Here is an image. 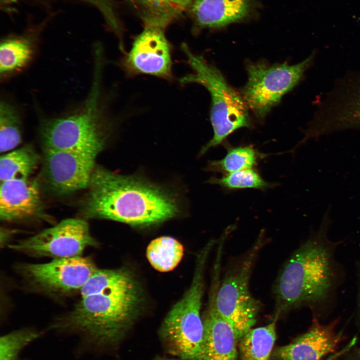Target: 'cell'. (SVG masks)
<instances>
[{
	"label": "cell",
	"instance_id": "29",
	"mask_svg": "<svg viewBox=\"0 0 360 360\" xmlns=\"http://www.w3.org/2000/svg\"><path fill=\"white\" fill-rule=\"evenodd\" d=\"M350 350L349 346H346L340 352L332 354L326 360H334Z\"/></svg>",
	"mask_w": 360,
	"mask_h": 360
},
{
	"label": "cell",
	"instance_id": "1",
	"mask_svg": "<svg viewBox=\"0 0 360 360\" xmlns=\"http://www.w3.org/2000/svg\"><path fill=\"white\" fill-rule=\"evenodd\" d=\"M330 209L318 228L286 260L274 287L276 315L306 308L319 319L336 308L339 290L346 278L336 252L344 241L328 236Z\"/></svg>",
	"mask_w": 360,
	"mask_h": 360
},
{
	"label": "cell",
	"instance_id": "30",
	"mask_svg": "<svg viewBox=\"0 0 360 360\" xmlns=\"http://www.w3.org/2000/svg\"><path fill=\"white\" fill-rule=\"evenodd\" d=\"M156 360H176L171 359V358H156Z\"/></svg>",
	"mask_w": 360,
	"mask_h": 360
},
{
	"label": "cell",
	"instance_id": "13",
	"mask_svg": "<svg viewBox=\"0 0 360 360\" xmlns=\"http://www.w3.org/2000/svg\"><path fill=\"white\" fill-rule=\"evenodd\" d=\"M220 281L214 279L208 306L202 316L204 328L202 352L198 360H238V340L228 322L218 312L216 293Z\"/></svg>",
	"mask_w": 360,
	"mask_h": 360
},
{
	"label": "cell",
	"instance_id": "16",
	"mask_svg": "<svg viewBox=\"0 0 360 360\" xmlns=\"http://www.w3.org/2000/svg\"><path fill=\"white\" fill-rule=\"evenodd\" d=\"M252 0H193L186 11L199 28H217L242 20L252 12Z\"/></svg>",
	"mask_w": 360,
	"mask_h": 360
},
{
	"label": "cell",
	"instance_id": "20",
	"mask_svg": "<svg viewBox=\"0 0 360 360\" xmlns=\"http://www.w3.org/2000/svg\"><path fill=\"white\" fill-rule=\"evenodd\" d=\"M40 158L30 146H23L1 156L0 182L20 178H28L38 164Z\"/></svg>",
	"mask_w": 360,
	"mask_h": 360
},
{
	"label": "cell",
	"instance_id": "10",
	"mask_svg": "<svg viewBox=\"0 0 360 360\" xmlns=\"http://www.w3.org/2000/svg\"><path fill=\"white\" fill-rule=\"evenodd\" d=\"M98 245L84 220L67 218L8 248L32 257L55 259L82 256L86 248Z\"/></svg>",
	"mask_w": 360,
	"mask_h": 360
},
{
	"label": "cell",
	"instance_id": "5",
	"mask_svg": "<svg viewBox=\"0 0 360 360\" xmlns=\"http://www.w3.org/2000/svg\"><path fill=\"white\" fill-rule=\"evenodd\" d=\"M181 49L192 72L180 79L182 84H198L210 92L212 98L210 122L212 138L201 149L200 154L220 144L236 130L250 125L248 108L242 95L226 82L220 71L201 56L195 54L186 44Z\"/></svg>",
	"mask_w": 360,
	"mask_h": 360
},
{
	"label": "cell",
	"instance_id": "24",
	"mask_svg": "<svg viewBox=\"0 0 360 360\" xmlns=\"http://www.w3.org/2000/svg\"><path fill=\"white\" fill-rule=\"evenodd\" d=\"M133 276L128 270L100 269L97 268L82 287L81 296L96 294L118 285Z\"/></svg>",
	"mask_w": 360,
	"mask_h": 360
},
{
	"label": "cell",
	"instance_id": "22",
	"mask_svg": "<svg viewBox=\"0 0 360 360\" xmlns=\"http://www.w3.org/2000/svg\"><path fill=\"white\" fill-rule=\"evenodd\" d=\"M22 120L15 105L7 100L0 104V152H6L22 141Z\"/></svg>",
	"mask_w": 360,
	"mask_h": 360
},
{
	"label": "cell",
	"instance_id": "25",
	"mask_svg": "<svg viewBox=\"0 0 360 360\" xmlns=\"http://www.w3.org/2000/svg\"><path fill=\"white\" fill-rule=\"evenodd\" d=\"M208 182L220 185L228 190H264L272 186V184L265 181L258 172L252 168L228 174L220 178L212 177Z\"/></svg>",
	"mask_w": 360,
	"mask_h": 360
},
{
	"label": "cell",
	"instance_id": "2",
	"mask_svg": "<svg viewBox=\"0 0 360 360\" xmlns=\"http://www.w3.org/2000/svg\"><path fill=\"white\" fill-rule=\"evenodd\" d=\"M87 188L83 212L88 218L148 226L173 218L180 212L176 196L168 190L101 166H96Z\"/></svg>",
	"mask_w": 360,
	"mask_h": 360
},
{
	"label": "cell",
	"instance_id": "8",
	"mask_svg": "<svg viewBox=\"0 0 360 360\" xmlns=\"http://www.w3.org/2000/svg\"><path fill=\"white\" fill-rule=\"evenodd\" d=\"M314 56L312 53L293 65H270L261 62L248 64V80L242 96L248 109L258 118H263L285 94L298 84Z\"/></svg>",
	"mask_w": 360,
	"mask_h": 360
},
{
	"label": "cell",
	"instance_id": "6",
	"mask_svg": "<svg viewBox=\"0 0 360 360\" xmlns=\"http://www.w3.org/2000/svg\"><path fill=\"white\" fill-rule=\"evenodd\" d=\"M208 254L198 256L192 284L169 311L160 328V336L168 351L182 360H198L204 334L200 309L204 292V269Z\"/></svg>",
	"mask_w": 360,
	"mask_h": 360
},
{
	"label": "cell",
	"instance_id": "21",
	"mask_svg": "<svg viewBox=\"0 0 360 360\" xmlns=\"http://www.w3.org/2000/svg\"><path fill=\"white\" fill-rule=\"evenodd\" d=\"M182 245L175 238L162 236L152 240L148 245L146 254L152 266L160 272L174 268L184 254Z\"/></svg>",
	"mask_w": 360,
	"mask_h": 360
},
{
	"label": "cell",
	"instance_id": "15",
	"mask_svg": "<svg viewBox=\"0 0 360 360\" xmlns=\"http://www.w3.org/2000/svg\"><path fill=\"white\" fill-rule=\"evenodd\" d=\"M313 320L306 332L290 344L277 348L272 356L279 360H321L333 352L340 337V334L334 332L336 322L326 325L317 318Z\"/></svg>",
	"mask_w": 360,
	"mask_h": 360
},
{
	"label": "cell",
	"instance_id": "27",
	"mask_svg": "<svg viewBox=\"0 0 360 360\" xmlns=\"http://www.w3.org/2000/svg\"><path fill=\"white\" fill-rule=\"evenodd\" d=\"M346 102L348 114L351 122L356 128H360V71L350 82Z\"/></svg>",
	"mask_w": 360,
	"mask_h": 360
},
{
	"label": "cell",
	"instance_id": "12",
	"mask_svg": "<svg viewBox=\"0 0 360 360\" xmlns=\"http://www.w3.org/2000/svg\"><path fill=\"white\" fill-rule=\"evenodd\" d=\"M121 66L130 76L145 74L172 80V46L164 30L144 26L125 54Z\"/></svg>",
	"mask_w": 360,
	"mask_h": 360
},
{
	"label": "cell",
	"instance_id": "18",
	"mask_svg": "<svg viewBox=\"0 0 360 360\" xmlns=\"http://www.w3.org/2000/svg\"><path fill=\"white\" fill-rule=\"evenodd\" d=\"M134 8L144 26L164 30L178 18L193 0H126Z\"/></svg>",
	"mask_w": 360,
	"mask_h": 360
},
{
	"label": "cell",
	"instance_id": "17",
	"mask_svg": "<svg viewBox=\"0 0 360 360\" xmlns=\"http://www.w3.org/2000/svg\"><path fill=\"white\" fill-rule=\"evenodd\" d=\"M38 50L34 33L5 38L0 46V78L4 81L23 72L34 60Z\"/></svg>",
	"mask_w": 360,
	"mask_h": 360
},
{
	"label": "cell",
	"instance_id": "3",
	"mask_svg": "<svg viewBox=\"0 0 360 360\" xmlns=\"http://www.w3.org/2000/svg\"><path fill=\"white\" fill-rule=\"evenodd\" d=\"M142 302L139 284L132 276L99 292L81 296L51 328L74 334L92 350L116 346L136 320Z\"/></svg>",
	"mask_w": 360,
	"mask_h": 360
},
{
	"label": "cell",
	"instance_id": "28",
	"mask_svg": "<svg viewBox=\"0 0 360 360\" xmlns=\"http://www.w3.org/2000/svg\"><path fill=\"white\" fill-rule=\"evenodd\" d=\"M356 269L357 288L356 309L357 314L360 317V252L356 261Z\"/></svg>",
	"mask_w": 360,
	"mask_h": 360
},
{
	"label": "cell",
	"instance_id": "7",
	"mask_svg": "<svg viewBox=\"0 0 360 360\" xmlns=\"http://www.w3.org/2000/svg\"><path fill=\"white\" fill-rule=\"evenodd\" d=\"M261 236L226 272L216 296V308L232 328L238 342L252 328L260 308L252 295L249 282L258 253L263 244Z\"/></svg>",
	"mask_w": 360,
	"mask_h": 360
},
{
	"label": "cell",
	"instance_id": "23",
	"mask_svg": "<svg viewBox=\"0 0 360 360\" xmlns=\"http://www.w3.org/2000/svg\"><path fill=\"white\" fill-rule=\"evenodd\" d=\"M260 156V154L250 146L228 148L225 156L220 160L209 161L206 170L226 174L249 169L256 164Z\"/></svg>",
	"mask_w": 360,
	"mask_h": 360
},
{
	"label": "cell",
	"instance_id": "14",
	"mask_svg": "<svg viewBox=\"0 0 360 360\" xmlns=\"http://www.w3.org/2000/svg\"><path fill=\"white\" fill-rule=\"evenodd\" d=\"M0 218L4 222L40 216L42 212L38 184L28 178L0 182Z\"/></svg>",
	"mask_w": 360,
	"mask_h": 360
},
{
	"label": "cell",
	"instance_id": "11",
	"mask_svg": "<svg viewBox=\"0 0 360 360\" xmlns=\"http://www.w3.org/2000/svg\"><path fill=\"white\" fill-rule=\"evenodd\" d=\"M98 154L44 148L42 175L53 192L67 194L88 188Z\"/></svg>",
	"mask_w": 360,
	"mask_h": 360
},
{
	"label": "cell",
	"instance_id": "26",
	"mask_svg": "<svg viewBox=\"0 0 360 360\" xmlns=\"http://www.w3.org/2000/svg\"><path fill=\"white\" fill-rule=\"evenodd\" d=\"M40 334L34 330L24 328L8 332L0 338V360H20V352Z\"/></svg>",
	"mask_w": 360,
	"mask_h": 360
},
{
	"label": "cell",
	"instance_id": "19",
	"mask_svg": "<svg viewBox=\"0 0 360 360\" xmlns=\"http://www.w3.org/2000/svg\"><path fill=\"white\" fill-rule=\"evenodd\" d=\"M278 318L266 326L251 328L244 335L238 342V360H271Z\"/></svg>",
	"mask_w": 360,
	"mask_h": 360
},
{
	"label": "cell",
	"instance_id": "4",
	"mask_svg": "<svg viewBox=\"0 0 360 360\" xmlns=\"http://www.w3.org/2000/svg\"><path fill=\"white\" fill-rule=\"evenodd\" d=\"M104 64L103 57L94 56L91 86L80 104L60 116L40 119V133L44 148L98 154L104 148L113 124L102 88Z\"/></svg>",
	"mask_w": 360,
	"mask_h": 360
},
{
	"label": "cell",
	"instance_id": "9",
	"mask_svg": "<svg viewBox=\"0 0 360 360\" xmlns=\"http://www.w3.org/2000/svg\"><path fill=\"white\" fill-rule=\"evenodd\" d=\"M97 268L90 258L79 256L55 258L43 264H24L18 268L31 290L56 297L80 292Z\"/></svg>",
	"mask_w": 360,
	"mask_h": 360
}]
</instances>
